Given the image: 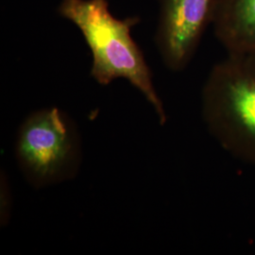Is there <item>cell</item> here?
I'll return each instance as SVG.
<instances>
[{
    "mask_svg": "<svg viewBox=\"0 0 255 255\" xmlns=\"http://www.w3.org/2000/svg\"><path fill=\"white\" fill-rule=\"evenodd\" d=\"M58 11L82 31L93 55L92 77L101 85L126 79L145 96L164 125V104L155 90L143 52L130 35L140 18L114 17L107 0H62Z\"/></svg>",
    "mask_w": 255,
    "mask_h": 255,
    "instance_id": "cell-1",
    "label": "cell"
},
{
    "mask_svg": "<svg viewBox=\"0 0 255 255\" xmlns=\"http://www.w3.org/2000/svg\"><path fill=\"white\" fill-rule=\"evenodd\" d=\"M19 166L28 182L43 187L70 179L81 163V145L73 123L57 108L30 115L15 144Z\"/></svg>",
    "mask_w": 255,
    "mask_h": 255,
    "instance_id": "cell-3",
    "label": "cell"
},
{
    "mask_svg": "<svg viewBox=\"0 0 255 255\" xmlns=\"http://www.w3.org/2000/svg\"><path fill=\"white\" fill-rule=\"evenodd\" d=\"M217 0H160L156 45L165 66L180 72L191 62L213 23Z\"/></svg>",
    "mask_w": 255,
    "mask_h": 255,
    "instance_id": "cell-4",
    "label": "cell"
},
{
    "mask_svg": "<svg viewBox=\"0 0 255 255\" xmlns=\"http://www.w3.org/2000/svg\"><path fill=\"white\" fill-rule=\"evenodd\" d=\"M202 118L229 154L255 164V53H227L201 93Z\"/></svg>",
    "mask_w": 255,
    "mask_h": 255,
    "instance_id": "cell-2",
    "label": "cell"
},
{
    "mask_svg": "<svg viewBox=\"0 0 255 255\" xmlns=\"http://www.w3.org/2000/svg\"><path fill=\"white\" fill-rule=\"evenodd\" d=\"M212 25L227 53H255V0H217Z\"/></svg>",
    "mask_w": 255,
    "mask_h": 255,
    "instance_id": "cell-5",
    "label": "cell"
},
{
    "mask_svg": "<svg viewBox=\"0 0 255 255\" xmlns=\"http://www.w3.org/2000/svg\"><path fill=\"white\" fill-rule=\"evenodd\" d=\"M11 195L6 176L1 177V222L6 224L9 220L11 206Z\"/></svg>",
    "mask_w": 255,
    "mask_h": 255,
    "instance_id": "cell-6",
    "label": "cell"
}]
</instances>
